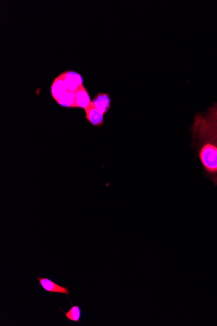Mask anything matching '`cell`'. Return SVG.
<instances>
[{
	"label": "cell",
	"instance_id": "1",
	"mask_svg": "<svg viewBox=\"0 0 217 326\" xmlns=\"http://www.w3.org/2000/svg\"><path fill=\"white\" fill-rule=\"evenodd\" d=\"M191 133L193 148L205 174L217 186V103L195 117Z\"/></svg>",
	"mask_w": 217,
	"mask_h": 326
},
{
	"label": "cell",
	"instance_id": "2",
	"mask_svg": "<svg viewBox=\"0 0 217 326\" xmlns=\"http://www.w3.org/2000/svg\"><path fill=\"white\" fill-rule=\"evenodd\" d=\"M64 80L69 91L75 92L81 87L84 86L82 75L73 71H66L63 73Z\"/></svg>",
	"mask_w": 217,
	"mask_h": 326
},
{
	"label": "cell",
	"instance_id": "3",
	"mask_svg": "<svg viewBox=\"0 0 217 326\" xmlns=\"http://www.w3.org/2000/svg\"><path fill=\"white\" fill-rule=\"evenodd\" d=\"M86 119L92 126L99 127L103 125L104 122V114L94 106L92 102L86 109Z\"/></svg>",
	"mask_w": 217,
	"mask_h": 326
},
{
	"label": "cell",
	"instance_id": "4",
	"mask_svg": "<svg viewBox=\"0 0 217 326\" xmlns=\"http://www.w3.org/2000/svg\"><path fill=\"white\" fill-rule=\"evenodd\" d=\"M68 90L64 80L63 74H60L55 79L51 88V93L52 97L56 102L59 101L63 96L67 93Z\"/></svg>",
	"mask_w": 217,
	"mask_h": 326
},
{
	"label": "cell",
	"instance_id": "5",
	"mask_svg": "<svg viewBox=\"0 0 217 326\" xmlns=\"http://www.w3.org/2000/svg\"><path fill=\"white\" fill-rule=\"evenodd\" d=\"M37 280H39L41 286H43L45 291L50 292V293H60L69 296L70 291L67 287L58 285L49 279L41 278V277L38 276Z\"/></svg>",
	"mask_w": 217,
	"mask_h": 326
},
{
	"label": "cell",
	"instance_id": "6",
	"mask_svg": "<svg viewBox=\"0 0 217 326\" xmlns=\"http://www.w3.org/2000/svg\"><path fill=\"white\" fill-rule=\"evenodd\" d=\"M75 104L74 107H80V108L86 110L88 105L92 103L89 94L88 90H87L86 87L82 86L75 92Z\"/></svg>",
	"mask_w": 217,
	"mask_h": 326
},
{
	"label": "cell",
	"instance_id": "7",
	"mask_svg": "<svg viewBox=\"0 0 217 326\" xmlns=\"http://www.w3.org/2000/svg\"><path fill=\"white\" fill-rule=\"evenodd\" d=\"M92 103L94 106L102 112L106 114L111 108V98L109 94L100 93L96 95L92 100Z\"/></svg>",
	"mask_w": 217,
	"mask_h": 326
},
{
	"label": "cell",
	"instance_id": "8",
	"mask_svg": "<svg viewBox=\"0 0 217 326\" xmlns=\"http://www.w3.org/2000/svg\"><path fill=\"white\" fill-rule=\"evenodd\" d=\"M75 98V92L68 91L67 93L57 103L62 107H74Z\"/></svg>",
	"mask_w": 217,
	"mask_h": 326
},
{
	"label": "cell",
	"instance_id": "9",
	"mask_svg": "<svg viewBox=\"0 0 217 326\" xmlns=\"http://www.w3.org/2000/svg\"><path fill=\"white\" fill-rule=\"evenodd\" d=\"M65 316L71 321L80 322L81 318V310L78 305H74L67 312H65Z\"/></svg>",
	"mask_w": 217,
	"mask_h": 326
}]
</instances>
